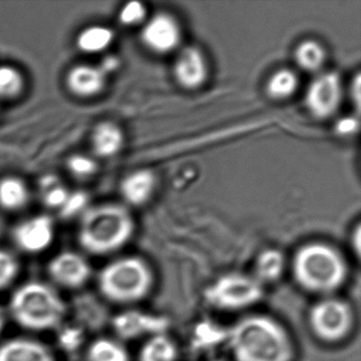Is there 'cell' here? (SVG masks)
<instances>
[{"label": "cell", "instance_id": "6da1fadb", "mask_svg": "<svg viewBox=\"0 0 361 361\" xmlns=\"http://www.w3.org/2000/svg\"><path fill=\"white\" fill-rule=\"evenodd\" d=\"M228 346L235 361H293L295 346L287 329L272 317L253 314L229 329Z\"/></svg>", "mask_w": 361, "mask_h": 361}, {"label": "cell", "instance_id": "7a4b0ae2", "mask_svg": "<svg viewBox=\"0 0 361 361\" xmlns=\"http://www.w3.org/2000/svg\"><path fill=\"white\" fill-rule=\"evenodd\" d=\"M295 283L307 293L333 295L343 286L348 276L345 257L331 245L312 242L295 251L291 261Z\"/></svg>", "mask_w": 361, "mask_h": 361}, {"label": "cell", "instance_id": "3957f363", "mask_svg": "<svg viewBox=\"0 0 361 361\" xmlns=\"http://www.w3.org/2000/svg\"><path fill=\"white\" fill-rule=\"evenodd\" d=\"M134 231V219L126 207L104 204L90 207L82 215L78 240L86 252L102 257L123 248Z\"/></svg>", "mask_w": 361, "mask_h": 361}, {"label": "cell", "instance_id": "277c9868", "mask_svg": "<svg viewBox=\"0 0 361 361\" xmlns=\"http://www.w3.org/2000/svg\"><path fill=\"white\" fill-rule=\"evenodd\" d=\"M9 314L23 329L49 331L62 324L66 314V304L56 287L31 281L12 293Z\"/></svg>", "mask_w": 361, "mask_h": 361}, {"label": "cell", "instance_id": "5b68a950", "mask_svg": "<svg viewBox=\"0 0 361 361\" xmlns=\"http://www.w3.org/2000/svg\"><path fill=\"white\" fill-rule=\"evenodd\" d=\"M155 276L142 257L128 255L109 262L99 272L101 295L120 305H133L147 297L153 289Z\"/></svg>", "mask_w": 361, "mask_h": 361}, {"label": "cell", "instance_id": "8992f818", "mask_svg": "<svg viewBox=\"0 0 361 361\" xmlns=\"http://www.w3.org/2000/svg\"><path fill=\"white\" fill-rule=\"evenodd\" d=\"M265 287L251 274L228 272L208 285L204 291L207 303L215 310L238 312L263 299Z\"/></svg>", "mask_w": 361, "mask_h": 361}, {"label": "cell", "instance_id": "52a82bcc", "mask_svg": "<svg viewBox=\"0 0 361 361\" xmlns=\"http://www.w3.org/2000/svg\"><path fill=\"white\" fill-rule=\"evenodd\" d=\"M307 321L317 339L324 343H339L352 331L354 312L348 302L334 295H327L312 304Z\"/></svg>", "mask_w": 361, "mask_h": 361}, {"label": "cell", "instance_id": "ba28073f", "mask_svg": "<svg viewBox=\"0 0 361 361\" xmlns=\"http://www.w3.org/2000/svg\"><path fill=\"white\" fill-rule=\"evenodd\" d=\"M342 100V83L338 73H321L312 80L305 94L308 111L318 119L331 117L339 109Z\"/></svg>", "mask_w": 361, "mask_h": 361}, {"label": "cell", "instance_id": "9c48e42d", "mask_svg": "<svg viewBox=\"0 0 361 361\" xmlns=\"http://www.w3.org/2000/svg\"><path fill=\"white\" fill-rule=\"evenodd\" d=\"M114 333L122 342L139 338L152 337L166 333L169 321L166 317L153 312L138 310H128L119 312L113 319Z\"/></svg>", "mask_w": 361, "mask_h": 361}, {"label": "cell", "instance_id": "30bf717a", "mask_svg": "<svg viewBox=\"0 0 361 361\" xmlns=\"http://www.w3.org/2000/svg\"><path fill=\"white\" fill-rule=\"evenodd\" d=\"M48 276L56 286L79 289L92 278V268L88 259L75 251H63L50 259Z\"/></svg>", "mask_w": 361, "mask_h": 361}, {"label": "cell", "instance_id": "8fae6325", "mask_svg": "<svg viewBox=\"0 0 361 361\" xmlns=\"http://www.w3.org/2000/svg\"><path fill=\"white\" fill-rule=\"evenodd\" d=\"M56 238L54 221L48 215H37L25 219L13 230L14 244L23 252L39 255L47 250Z\"/></svg>", "mask_w": 361, "mask_h": 361}, {"label": "cell", "instance_id": "7c38bea8", "mask_svg": "<svg viewBox=\"0 0 361 361\" xmlns=\"http://www.w3.org/2000/svg\"><path fill=\"white\" fill-rule=\"evenodd\" d=\"M143 45L158 54H166L178 47L181 31L178 23L166 13L154 16L141 32Z\"/></svg>", "mask_w": 361, "mask_h": 361}, {"label": "cell", "instance_id": "4fadbf2b", "mask_svg": "<svg viewBox=\"0 0 361 361\" xmlns=\"http://www.w3.org/2000/svg\"><path fill=\"white\" fill-rule=\"evenodd\" d=\"M174 77L185 90L200 87L208 77V65L202 52L195 47L185 48L175 62Z\"/></svg>", "mask_w": 361, "mask_h": 361}, {"label": "cell", "instance_id": "5bb4252c", "mask_svg": "<svg viewBox=\"0 0 361 361\" xmlns=\"http://www.w3.org/2000/svg\"><path fill=\"white\" fill-rule=\"evenodd\" d=\"M107 75L98 65H78L67 73L66 85L71 94L81 98L97 96L104 90Z\"/></svg>", "mask_w": 361, "mask_h": 361}, {"label": "cell", "instance_id": "9a60e30c", "mask_svg": "<svg viewBox=\"0 0 361 361\" xmlns=\"http://www.w3.org/2000/svg\"><path fill=\"white\" fill-rule=\"evenodd\" d=\"M0 361H56L48 346L32 338L18 337L0 344Z\"/></svg>", "mask_w": 361, "mask_h": 361}, {"label": "cell", "instance_id": "2e32d148", "mask_svg": "<svg viewBox=\"0 0 361 361\" xmlns=\"http://www.w3.org/2000/svg\"><path fill=\"white\" fill-rule=\"evenodd\" d=\"M155 183V176L151 171H136L123 179L120 185V191L128 204L141 206L151 198Z\"/></svg>", "mask_w": 361, "mask_h": 361}, {"label": "cell", "instance_id": "e0dca14e", "mask_svg": "<svg viewBox=\"0 0 361 361\" xmlns=\"http://www.w3.org/2000/svg\"><path fill=\"white\" fill-rule=\"evenodd\" d=\"M286 259L279 249L267 248L257 255L251 272L264 287L278 282L285 272Z\"/></svg>", "mask_w": 361, "mask_h": 361}, {"label": "cell", "instance_id": "ac0fdd59", "mask_svg": "<svg viewBox=\"0 0 361 361\" xmlns=\"http://www.w3.org/2000/svg\"><path fill=\"white\" fill-rule=\"evenodd\" d=\"M92 145L94 153L99 157H113L123 147V132L113 122H102L94 128Z\"/></svg>", "mask_w": 361, "mask_h": 361}, {"label": "cell", "instance_id": "d6986e66", "mask_svg": "<svg viewBox=\"0 0 361 361\" xmlns=\"http://www.w3.org/2000/svg\"><path fill=\"white\" fill-rule=\"evenodd\" d=\"M178 348L166 333L145 339L138 354V361H177Z\"/></svg>", "mask_w": 361, "mask_h": 361}, {"label": "cell", "instance_id": "ffe728a7", "mask_svg": "<svg viewBox=\"0 0 361 361\" xmlns=\"http://www.w3.org/2000/svg\"><path fill=\"white\" fill-rule=\"evenodd\" d=\"M115 39V33L109 27L94 25L83 29L78 35L75 44L83 54H97L111 47Z\"/></svg>", "mask_w": 361, "mask_h": 361}, {"label": "cell", "instance_id": "44dd1931", "mask_svg": "<svg viewBox=\"0 0 361 361\" xmlns=\"http://www.w3.org/2000/svg\"><path fill=\"white\" fill-rule=\"evenodd\" d=\"M29 197L28 187L20 177L7 176L0 179V207L4 210H20L27 206Z\"/></svg>", "mask_w": 361, "mask_h": 361}, {"label": "cell", "instance_id": "7402d4cb", "mask_svg": "<svg viewBox=\"0 0 361 361\" xmlns=\"http://www.w3.org/2000/svg\"><path fill=\"white\" fill-rule=\"evenodd\" d=\"M87 361H130V355L117 338H97L86 350Z\"/></svg>", "mask_w": 361, "mask_h": 361}, {"label": "cell", "instance_id": "603a6c76", "mask_svg": "<svg viewBox=\"0 0 361 361\" xmlns=\"http://www.w3.org/2000/svg\"><path fill=\"white\" fill-rule=\"evenodd\" d=\"M299 81L297 75L289 69H280L268 80L266 92L274 100H285L297 90Z\"/></svg>", "mask_w": 361, "mask_h": 361}, {"label": "cell", "instance_id": "cb8c5ba5", "mask_svg": "<svg viewBox=\"0 0 361 361\" xmlns=\"http://www.w3.org/2000/svg\"><path fill=\"white\" fill-rule=\"evenodd\" d=\"M325 50L314 41H304L298 46L295 59L300 68L310 73L319 71L325 62Z\"/></svg>", "mask_w": 361, "mask_h": 361}, {"label": "cell", "instance_id": "d4e9b609", "mask_svg": "<svg viewBox=\"0 0 361 361\" xmlns=\"http://www.w3.org/2000/svg\"><path fill=\"white\" fill-rule=\"evenodd\" d=\"M69 190L65 187L60 177L48 174L39 180V193L46 206L51 209H60L66 200Z\"/></svg>", "mask_w": 361, "mask_h": 361}, {"label": "cell", "instance_id": "484cf974", "mask_svg": "<svg viewBox=\"0 0 361 361\" xmlns=\"http://www.w3.org/2000/svg\"><path fill=\"white\" fill-rule=\"evenodd\" d=\"M24 88V77L12 66H0V98L18 97Z\"/></svg>", "mask_w": 361, "mask_h": 361}, {"label": "cell", "instance_id": "4316f807", "mask_svg": "<svg viewBox=\"0 0 361 361\" xmlns=\"http://www.w3.org/2000/svg\"><path fill=\"white\" fill-rule=\"evenodd\" d=\"M90 209V194L85 191L69 192L63 206L59 209L63 219L81 217Z\"/></svg>", "mask_w": 361, "mask_h": 361}, {"label": "cell", "instance_id": "83f0119b", "mask_svg": "<svg viewBox=\"0 0 361 361\" xmlns=\"http://www.w3.org/2000/svg\"><path fill=\"white\" fill-rule=\"evenodd\" d=\"M20 272V262L13 253L0 249V291L13 284Z\"/></svg>", "mask_w": 361, "mask_h": 361}, {"label": "cell", "instance_id": "f1b7e54d", "mask_svg": "<svg viewBox=\"0 0 361 361\" xmlns=\"http://www.w3.org/2000/svg\"><path fill=\"white\" fill-rule=\"evenodd\" d=\"M67 168L73 176L78 178H88L96 174L98 171V164L90 156L77 154L69 158L67 161Z\"/></svg>", "mask_w": 361, "mask_h": 361}, {"label": "cell", "instance_id": "f546056e", "mask_svg": "<svg viewBox=\"0 0 361 361\" xmlns=\"http://www.w3.org/2000/svg\"><path fill=\"white\" fill-rule=\"evenodd\" d=\"M147 16V9L140 1H130L119 12V22L123 26H136L141 24Z\"/></svg>", "mask_w": 361, "mask_h": 361}, {"label": "cell", "instance_id": "4dcf8cb0", "mask_svg": "<svg viewBox=\"0 0 361 361\" xmlns=\"http://www.w3.org/2000/svg\"><path fill=\"white\" fill-rule=\"evenodd\" d=\"M359 128V121L353 116L341 118L335 124V132L342 137L353 136L356 134Z\"/></svg>", "mask_w": 361, "mask_h": 361}, {"label": "cell", "instance_id": "1f68e13d", "mask_svg": "<svg viewBox=\"0 0 361 361\" xmlns=\"http://www.w3.org/2000/svg\"><path fill=\"white\" fill-rule=\"evenodd\" d=\"M120 60L115 56H107L101 61L100 64L98 65L100 67L101 71L109 77L111 73L117 71L120 68Z\"/></svg>", "mask_w": 361, "mask_h": 361}, {"label": "cell", "instance_id": "d6a6232c", "mask_svg": "<svg viewBox=\"0 0 361 361\" xmlns=\"http://www.w3.org/2000/svg\"><path fill=\"white\" fill-rule=\"evenodd\" d=\"M352 247L357 255H360L361 250V232L360 226H357L356 230L352 236Z\"/></svg>", "mask_w": 361, "mask_h": 361}, {"label": "cell", "instance_id": "836d02e7", "mask_svg": "<svg viewBox=\"0 0 361 361\" xmlns=\"http://www.w3.org/2000/svg\"><path fill=\"white\" fill-rule=\"evenodd\" d=\"M354 94V96H352L353 101L356 103L359 106V103H360V77L359 75H357L356 79H355L354 85H353L352 94Z\"/></svg>", "mask_w": 361, "mask_h": 361}, {"label": "cell", "instance_id": "e575fe53", "mask_svg": "<svg viewBox=\"0 0 361 361\" xmlns=\"http://www.w3.org/2000/svg\"><path fill=\"white\" fill-rule=\"evenodd\" d=\"M6 323H7V312H6L5 308L0 305V335L5 329Z\"/></svg>", "mask_w": 361, "mask_h": 361}]
</instances>
